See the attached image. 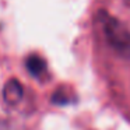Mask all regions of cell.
<instances>
[{"mask_svg":"<svg viewBox=\"0 0 130 130\" xmlns=\"http://www.w3.org/2000/svg\"><path fill=\"white\" fill-rule=\"evenodd\" d=\"M98 18L109 46L120 57L130 59V29L104 10H101Z\"/></svg>","mask_w":130,"mask_h":130,"instance_id":"cell-1","label":"cell"},{"mask_svg":"<svg viewBox=\"0 0 130 130\" xmlns=\"http://www.w3.org/2000/svg\"><path fill=\"white\" fill-rule=\"evenodd\" d=\"M24 88L17 78H10L3 87V99L9 105H15L23 99Z\"/></svg>","mask_w":130,"mask_h":130,"instance_id":"cell-2","label":"cell"},{"mask_svg":"<svg viewBox=\"0 0 130 130\" xmlns=\"http://www.w3.org/2000/svg\"><path fill=\"white\" fill-rule=\"evenodd\" d=\"M25 66L34 77H41L46 71V62L38 55H31L25 60Z\"/></svg>","mask_w":130,"mask_h":130,"instance_id":"cell-3","label":"cell"},{"mask_svg":"<svg viewBox=\"0 0 130 130\" xmlns=\"http://www.w3.org/2000/svg\"><path fill=\"white\" fill-rule=\"evenodd\" d=\"M0 130H11V129H10V126L6 123V122L0 120Z\"/></svg>","mask_w":130,"mask_h":130,"instance_id":"cell-4","label":"cell"},{"mask_svg":"<svg viewBox=\"0 0 130 130\" xmlns=\"http://www.w3.org/2000/svg\"><path fill=\"white\" fill-rule=\"evenodd\" d=\"M122 2L126 4V7H129V9H130V0H122Z\"/></svg>","mask_w":130,"mask_h":130,"instance_id":"cell-5","label":"cell"}]
</instances>
